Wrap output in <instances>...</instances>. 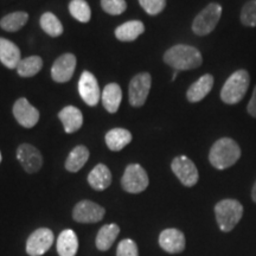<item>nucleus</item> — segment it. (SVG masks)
<instances>
[{"instance_id":"cd10ccee","label":"nucleus","mask_w":256,"mask_h":256,"mask_svg":"<svg viewBox=\"0 0 256 256\" xmlns=\"http://www.w3.org/2000/svg\"><path fill=\"white\" fill-rule=\"evenodd\" d=\"M40 28L42 30L49 34L51 37H58L63 34V25L60 22V19L51 12H46L40 17Z\"/></svg>"},{"instance_id":"2eb2a0df","label":"nucleus","mask_w":256,"mask_h":256,"mask_svg":"<svg viewBox=\"0 0 256 256\" xmlns=\"http://www.w3.org/2000/svg\"><path fill=\"white\" fill-rule=\"evenodd\" d=\"M159 244L170 254H179L185 249V236L178 229H165L159 236Z\"/></svg>"},{"instance_id":"393cba45","label":"nucleus","mask_w":256,"mask_h":256,"mask_svg":"<svg viewBox=\"0 0 256 256\" xmlns=\"http://www.w3.org/2000/svg\"><path fill=\"white\" fill-rule=\"evenodd\" d=\"M89 159V150L86 146H76L66 160V168L69 172H78Z\"/></svg>"},{"instance_id":"2f4dec72","label":"nucleus","mask_w":256,"mask_h":256,"mask_svg":"<svg viewBox=\"0 0 256 256\" xmlns=\"http://www.w3.org/2000/svg\"><path fill=\"white\" fill-rule=\"evenodd\" d=\"M139 4L150 16L159 14L166 6V0H139Z\"/></svg>"},{"instance_id":"f257e3e1","label":"nucleus","mask_w":256,"mask_h":256,"mask_svg":"<svg viewBox=\"0 0 256 256\" xmlns=\"http://www.w3.org/2000/svg\"><path fill=\"white\" fill-rule=\"evenodd\" d=\"M164 62L177 72H180V70L200 68L203 63V58L200 50L194 46L177 44L170 48L164 54Z\"/></svg>"},{"instance_id":"0eeeda50","label":"nucleus","mask_w":256,"mask_h":256,"mask_svg":"<svg viewBox=\"0 0 256 256\" xmlns=\"http://www.w3.org/2000/svg\"><path fill=\"white\" fill-rule=\"evenodd\" d=\"M151 84L152 78L148 72H142L134 76L128 87V98L133 107H142L145 104L151 90Z\"/></svg>"},{"instance_id":"9b49d317","label":"nucleus","mask_w":256,"mask_h":256,"mask_svg":"<svg viewBox=\"0 0 256 256\" xmlns=\"http://www.w3.org/2000/svg\"><path fill=\"white\" fill-rule=\"evenodd\" d=\"M17 159L28 174H36L43 166V156L34 146L22 144L17 150Z\"/></svg>"},{"instance_id":"dca6fc26","label":"nucleus","mask_w":256,"mask_h":256,"mask_svg":"<svg viewBox=\"0 0 256 256\" xmlns=\"http://www.w3.org/2000/svg\"><path fill=\"white\" fill-rule=\"evenodd\" d=\"M214 76L210 74H206L198 78L196 82L192 83L190 88L186 92V98L192 104H196L203 100L206 96L211 92L214 87Z\"/></svg>"},{"instance_id":"f8f14e48","label":"nucleus","mask_w":256,"mask_h":256,"mask_svg":"<svg viewBox=\"0 0 256 256\" xmlns=\"http://www.w3.org/2000/svg\"><path fill=\"white\" fill-rule=\"evenodd\" d=\"M78 92L88 106H96L101 98L98 80L92 72H83L78 81Z\"/></svg>"},{"instance_id":"c9c22d12","label":"nucleus","mask_w":256,"mask_h":256,"mask_svg":"<svg viewBox=\"0 0 256 256\" xmlns=\"http://www.w3.org/2000/svg\"><path fill=\"white\" fill-rule=\"evenodd\" d=\"M177 75H178V72H177V70H176L174 74V76H172V80H174L176 78H177Z\"/></svg>"},{"instance_id":"6ab92c4d","label":"nucleus","mask_w":256,"mask_h":256,"mask_svg":"<svg viewBox=\"0 0 256 256\" xmlns=\"http://www.w3.org/2000/svg\"><path fill=\"white\" fill-rule=\"evenodd\" d=\"M102 104L108 113H116L122 100V90L118 83H110L102 92Z\"/></svg>"},{"instance_id":"473e14b6","label":"nucleus","mask_w":256,"mask_h":256,"mask_svg":"<svg viewBox=\"0 0 256 256\" xmlns=\"http://www.w3.org/2000/svg\"><path fill=\"white\" fill-rule=\"evenodd\" d=\"M116 256H139L136 243L130 238L122 240L118 246Z\"/></svg>"},{"instance_id":"ddd939ff","label":"nucleus","mask_w":256,"mask_h":256,"mask_svg":"<svg viewBox=\"0 0 256 256\" xmlns=\"http://www.w3.org/2000/svg\"><path fill=\"white\" fill-rule=\"evenodd\" d=\"M14 115L20 126L25 128L34 127L40 120V112L25 98H18L14 104Z\"/></svg>"},{"instance_id":"5701e85b","label":"nucleus","mask_w":256,"mask_h":256,"mask_svg":"<svg viewBox=\"0 0 256 256\" xmlns=\"http://www.w3.org/2000/svg\"><path fill=\"white\" fill-rule=\"evenodd\" d=\"M119 234L120 226L118 224H106V226H104L98 230V236H96V247H98V250H108L113 246V243L118 236H119Z\"/></svg>"},{"instance_id":"f704fd0d","label":"nucleus","mask_w":256,"mask_h":256,"mask_svg":"<svg viewBox=\"0 0 256 256\" xmlns=\"http://www.w3.org/2000/svg\"><path fill=\"white\" fill-rule=\"evenodd\" d=\"M252 200L256 203V182H255L254 186H252Z\"/></svg>"},{"instance_id":"f03ea898","label":"nucleus","mask_w":256,"mask_h":256,"mask_svg":"<svg viewBox=\"0 0 256 256\" xmlns=\"http://www.w3.org/2000/svg\"><path fill=\"white\" fill-rule=\"evenodd\" d=\"M241 156V148L235 140L230 138L218 139L211 147L209 153L210 164L217 170L232 168L238 162Z\"/></svg>"},{"instance_id":"9d476101","label":"nucleus","mask_w":256,"mask_h":256,"mask_svg":"<svg viewBox=\"0 0 256 256\" xmlns=\"http://www.w3.org/2000/svg\"><path fill=\"white\" fill-rule=\"evenodd\" d=\"M104 208L92 200H82L74 208L72 217L78 223H98L104 218Z\"/></svg>"},{"instance_id":"c756f323","label":"nucleus","mask_w":256,"mask_h":256,"mask_svg":"<svg viewBox=\"0 0 256 256\" xmlns=\"http://www.w3.org/2000/svg\"><path fill=\"white\" fill-rule=\"evenodd\" d=\"M241 23L244 26H256V0H249L242 8Z\"/></svg>"},{"instance_id":"f3484780","label":"nucleus","mask_w":256,"mask_h":256,"mask_svg":"<svg viewBox=\"0 0 256 256\" xmlns=\"http://www.w3.org/2000/svg\"><path fill=\"white\" fill-rule=\"evenodd\" d=\"M22 60L20 50L14 42L0 37V62L6 68L17 69L19 62Z\"/></svg>"},{"instance_id":"20e7f679","label":"nucleus","mask_w":256,"mask_h":256,"mask_svg":"<svg viewBox=\"0 0 256 256\" xmlns=\"http://www.w3.org/2000/svg\"><path fill=\"white\" fill-rule=\"evenodd\" d=\"M215 215L220 229L224 232H229L241 220L243 206L236 200H223L215 206Z\"/></svg>"},{"instance_id":"e433bc0d","label":"nucleus","mask_w":256,"mask_h":256,"mask_svg":"<svg viewBox=\"0 0 256 256\" xmlns=\"http://www.w3.org/2000/svg\"><path fill=\"white\" fill-rule=\"evenodd\" d=\"M2 152H0V162H2Z\"/></svg>"},{"instance_id":"c85d7f7f","label":"nucleus","mask_w":256,"mask_h":256,"mask_svg":"<svg viewBox=\"0 0 256 256\" xmlns=\"http://www.w3.org/2000/svg\"><path fill=\"white\" fill-rule=\"evenodd\" d=\"M70 14L81 23H88L90 20L92 11L86 0H72L69 4Z\"/></svg>"},{"instance_id":"a878e982","label":"nucleus","mask_w":256,"mask_h":256,"mask_svg":"<svg viewBox=\"0 0 256 256\" xmlns=\"http://www.w3.org/2000/svg\"><path fill=\"white\" fill-rule=\"evenodd\" d=\"M28 20V14L26 12L18 11L14 14H8L4 16L0 20V28L8 32L19 31Z\"/></svg>"},{"instance_id":"4468645a","label":"nucleus","mask_w":256,"mask_h":256,"mask_svg":"<svg viewBox=\"0 0 256 256\" xmlns=\"http://www.w3.org/2000/svg\"><path fill=\"white\" fill-rule=\"evenodd\" d=\"M76 68V57L72 54H64L55 60L51 68V78L57 83H66L72 80Z\"/></svg>"},{"instance_id":"4be33fe9","label":"nucleus","mask_w":256,"mask_h":256,"mask_svg":"<svg viewBox=\"0 0 256 256\" xmlns=\"http://www.w3.org/2000/svg\"><path fill=\"white\" fill-rule=\"evenodd\" d=\"M104 140L110 151L118 152L124 150L128 144L132 142V134L124 128H114L106 134Z\"/></svg>"},{"instance_id":"72a5a7b5","label":"nucleus","mask_w":256,"mask_h":256,"mask_svg":"<svg viewBox=\"0 0 256 256\" xmlns=\"http://www.w3.org/2000/svg\"><path fill=\"white\" fill-rule=\"evenodd\" d=\"M247 112L250 116L255 118L256 119V86H255L254 90H252L250 101H249L248 107H247Z\"/></svg>"},{"instance_id":"6e6552de","label":"nucleus","mask_w":256,"mask_h":256,"mask_svg":"<svg viewBox=\"0 0 256 256\" xmlns=\"http://www.w3.org/2000/svg\"><path fill=\"white\" fill-rule=\"evenodd\" d=\"M171 168L174 171L180 183L184 186L192 188L198 183V179H200V174H198V170L196 165L194 164V162L190 158L185 156H179L172 160Z\"/></svg>"},{"instance_id":"423d86ee","label":"nucleus","mask_w":256,"mask_h":256,"mask_svg":"<svg viewBox=\"0 0 256 256\" xmlns=\"http://www.w3.org/2000/svg\"><path fill=\"white\" fill-rule=\"evenodd\" d=\"M148 184V176L142 165L130 164L127 166L121 179V185L124 191L130 194H140L146 190Z\"/></svg>"},{"instance_id":"bb28decb","label":"nucleus","mask_w":256,"mask_h":256,"mask_svg":"<svg viewBox=\"0 0 256 256\" xmlns=\"http://www.w3.org/2000/svg\"><path fill=\"white\" fill-rule=\"evenodd\" d=\"M43 60L40 56H30L22 60L17 66V72L22 78H32L40 72Z\"/></svg>"},{"instance_id":"1a4fd4ad","label":"nucleus","mask_w":256,"mask_h":256,"mask_svg":"<svg viewBox=\"0 0 256 256\" xmlns=\"http://www.w3.org/2000/svg\"><path fill=\"white\" fill-rule=\"evenodd\" d=\"M54 243V232L48 228H40L28 238L26 252L30 256H42L49 250Z\"/></svg>"},{"instance_id":"aec40b11","label":"nucleus","mask_w":256,"mask_h":256,"mask_svg":"<svg viewBox=\"0 0 256 256\" xmlns=\"http://www.w3.org/2000/svg\"><path fill=\"white\" fill-rule=\"evenodd\" d=\"M88 183L96 191H104L112 184L110 170L104 164L96 165L88 176Z\"/></svg>"},{"instance_id":"a211bd4d","label":"nucleus","mask_w":256,"mask_h":256,"mask_svg":"<svg viewBox=\"0 0 256 256\" xmlns=\"http://www.w3.org/2000/svg\"><path fill=\"white\" fill-rule=\"evenodd\" d=\"M60 120L62 121L64 130L68 134L78 132L83 124V114L78 108L74 106H66L58 113Z\"/></svg>"},{"instance_id":"b1692460","label":"nucleus","mask_w":256,"mask_h":256,"mask_svg":"<svg viewBox=\"0 0 256 256\" xmlns=\"http://www.w3.org/2000/svg\"><path fill=\"white\" fill-rule=\"evenodd\" d=\"M145 31V25L140 20L126 22L116 28L115 37L121 42H133Z\"/></svg>"},{"instance_id":"412c9836","label":"nucleus","mask_w":256,"mask_h":256,"mask_svg":"<svg viewBox=\"0 0 256 256\" xmlns=\"http://www.w3.org/2000/svg\"><path fill=\"white\" fill-rule=\"evenodd\" d=\"M78 250V238L76 232L66 229L57 238V252L60 256H75Z\"/></svg>"},{"instance_id":"39448f33","label":"nucleus","mask_w":256,"mask_h":256,"mask_svg":"<svg viewBox=\"0 0 256 256\" xmlns=\"http://www.w3.org/2000/svg\"><path fill=\"white\" fill-rule=\"evenodd\" d=\"M222 16V6L217 2H211L196 16L192 23V31L198 36H206L215 30Z\"/></svg>"},{"instance_id":"7ed1b4c3","label":"nucleus","mask_w":256,"mask_h":256,"mask_svg":"<svg viewBox=\"0 0 256 256\" xmlns=\"http://www.w3.org/2000/svg\"><path fill=\"white\" fill-rule=\"evenodd\" d=\"M249 83H250V76L247 70L241 69L232 72L220 90L222 101L226 104H236L241 102L247 94Z\"/></svg>"},{"instance_id":"7c9ffc66","label":"nucleus","mask_w":256,"mask_h":256,"mask_svg":"<svg viewBox=\"0 0 256 256\" xmlns=\"http://www.w3.org/2000/svg\"><path fill=\"white\" fill-rule=\"evenodd\" d=\"M101 8L106 14L119 16L126 11L127 2L124 0H101Z\"/></svg>"}]
</instances>
